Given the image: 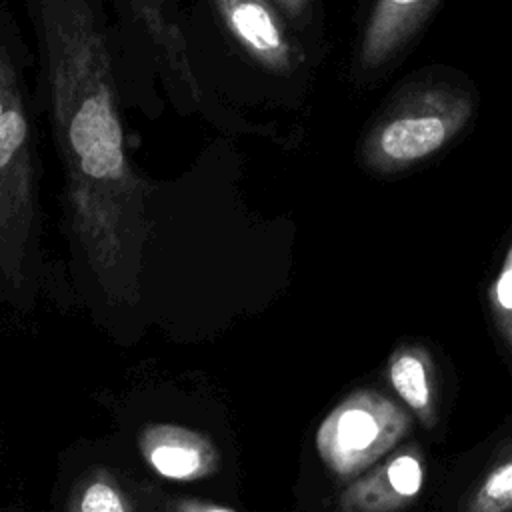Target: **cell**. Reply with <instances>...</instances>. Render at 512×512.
<instances>
[{"label":"cell","instance_id":"obj_1","mask_svg":"<svg viewBox=\"0 0 512 512\" xmlns=\"http://www.w3.org/2000/svg\"><path fill=\"white\" fill-rule=\"evenodd\" d=\"M38 14L72 230L102 290L130 302L148 220L124 150L108 48L86 0H38Z\"/></svg>","mask_w":512,"mask_h":512},{"label":"cell","instance_id":"obj_2","mask_svg":"<svg viewBox=\"0 0 512 512\" xmlns=\"http://www.w3.org/2000/svg\"><path fill=\"white\" fill-rule=\"evenodd\" d=\"M474 98L444 82L410 86L388 102L362 138L360 158L376 174L410 170L448 146L472 120Z\"/></svg>","mask_w":512,"mask_h":512},{"label":"cell","instance_id":"obj_3","mask_svg":"<svg viewBox=\"0 0 512 512\" xmlns=\"http://www.w3.org/2000/svg\"><path fill=\"white\" fill-rule=\"evenodd\" d=\"M36 222V172L24 92L0 38V272L22 284Z\"/></svg>","mask_w":512,"mask_h":512},{"label":"cell","instance_id":"obj_4","mask_svg":"<svg viewBox=\"0 0 512 512\" xmlns=\"http://www.w3.org/2000/svg\"><path fill=\"white\" fill-rule=\"evenodd\" d=\"M410 426L408 410L396 400L372 388H358L324 416L314 446L336 478L354 480L388 456Z\"/></svg>","mask_w":512,"mask_h":512},{"label":"cell","instance_id":"obj_5","mask_svg":"<svg viewBox=\"0 0 512 512\" xmlns=\"http://www.w3.org/2000/svg\"><path fill=\"white\" fill-rule=\"evenodd\" d=\"M138 450L158 476L174 482L204 480L220 470L218 446L204 432L182 424H146L138 434Z\"/></svg>","mask_w":512,"mask_h":512},{"label":"cell","instance_id":"obj_6","mask_svg":"<svg viewBox=\"0 0 512 512\" xmlns=\"http://www.w3.org/2000/svg\"><path fill=\"white\" fill-rule=\"evenodd\" d=\"M212 4L228 34L252 60L276 74L296 68L300 52L268 0H212Z\"/></svg>","mask_w":512,"mask_h":512},{"label":"cell","instance_id":"obj_7","mask_svg":"<svg viewBox=\"0 0 512 512\" xmlns=\"http://www.w3.org/2000/svg\"><path fill=\"white\" fill-rule=\"evenodd\" d=\"M424 484V458L418 450H398L350 480L338 496V512H400Z\"/></svg>","mask_w":512,"mask_h":512},{"label":"cell","instance_id":"obj_8","mask_svg":"<svg viewBox=\"0 0 512 512\" xmlns=\"http://www.w3.org/2000/svg\"><path fill=\"white\" fill-rule=\"evenodd\" d=\"M438 0H376L364 24L358 68L374 74L390 64L416 36Z\"/></svg>","mask_w":512,"mask_h":512},{"label":"cell","instance_id":"obj_9","mask_svg":"<svg viewBox=\"0 0 512 512\" xmlns=\"http://www.w3.org/2000/svg\"><path fill=\"white\" fill-rule=\"evenodd\" d=\"M386 376L402 404L432 428L436 422V370L430 352L420 344H400L388 358Z\"/></svg>","mask_w":512,"mask_h":512},{"label":"cell","instance_id":"obj_10","mask_svg":"<svg viewBox=\"0 0 512 512\" xmlns=\"http://www.w3.org/2000/svg\"><path fill=\"white\" fill-rule=\"evenodd\" d=\"M66 512H134V506L106 468H94L72 488Z\"/></svg>","mask_w":512,"mask_h":512},{"label":"cell","instance_id":"obj_11","mask_svg":"<svg viewBox=\"0 0 512 512\" xmlns=\"http://www.w3.org/2000/svg\"><path fill=\"white\" fill-rule=\"evenodd\" d=\"M460 512H512V442L468 490Z\"/></svg>","mask_w":512,"mask_h":512},{"label":"cell","instance_id":"obj_12","mask_svg":"<svg viewBox=\"0 0 512 512\" xmlns=\"http://www.w3.org/2000/svg\"><path fill=\"white\" fill-rule=\"evenodd\" d=\"M488 304L494 326L506 348L512 352V242L508 244L500 270L490 284Z\"/></svg>","mask_w":512,"mask_h":512},{"label":"cell","instance_id":"obj_13","mask_svg":"<svg viewBox=\"0 0 512 512\" xmlns=\"http://www.w3.org/2000/svg\"><path fill=\"white\" fill-rule=\"evenodd\" d=\"M174 512H236L230 506L224 504H214L208 500H198V498H178L174 502Z\"/></svg>","mask_w":512,"mask_h":512},{"label":"cell","instance_id":"obj_14","mask_svg":"<svg viewBox=\"0 0 512 512\" xmlns=\"http://www.w3.org/2000/svg\"><path fill=\"white\" fill-rule=\"evenodd\" d=\"M276 2L294 20H304L310 6V0H276Z\"/></svg>","mask_w":512,"mask_h":512}]
</instances>
